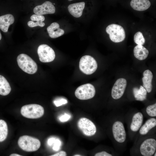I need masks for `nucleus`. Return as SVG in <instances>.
<instances>
[{
	"label": "nucleus",
	"instance_id": "393cba45",
	"mask_svg": "<svg viewBox=\"0 0 156 156\" xmlns=\"http://www.w3.org/2000/svg\"><path fill=\"white\" fill-rule=\"evenodd\" d=\"M146 112L149 116L152 117L156 116V103L148 106L146 109Z\"/></svg>",
	"mask_w": 156,
	"mask_h": 156
},
{
	"label": "nucleus",
	"instance_id": "dca6fc26",
	"mask_svg": "<svg viewBox=\"0 0 156 156\" xmlns=\"http://www.w3.org/2000/svg\"><path fill=\"white\" fill-rule=\"evenodd\" d=\"M130 4L134 10L138 11H143L148 9L151 4L148 0H131Z\"/></svg>",
	"mask_w": 156,
	"mask_h": 156
},
{
	"label": "nucleus",
	"instance_id": "a878e982",
	"mask_svg": "<svg viewBox=\"0 0 156 156\" xmlns=\"http://www.w3.org/2000/svg\"><path fill=\"white\" fill-rule=\"evenodd\" d=\"M45 23L42 22H35L33 21H29L27 23L28 25L30 27H33L36 26L43 27L45 25Z\"/></svg>",
	"mask_w": 156,
	"mask_h": 156
},
{
	"label": "nucleus",
	"instance_id": "c9c22d12",
	"mask_svg": "<svg viewBox=\"0 0 156 156\" xmlns=\"http://www.w3.org/2000/svg\"><path fill=\"white\" fill-rule=\"evenodd\" d=\"M72 0H68V1H72Z\"/></svg>",
	"mask_w": 156,
	"mask_h": 156
},
{
	"label": "nucleus",
	"instance_id": "a211bd4d",
	"mask_svg": "<svg viewBox=\"0 0 156 156\" xmlns=\"http://www.w3.org/2000/svg\"><path fill=\"white\" fill-rule=\"evenodd\" d=\"M143 121V116L140 112L135 114L133 116L130 125L131 130L133 131H137L141 127Z\"/></svg>",
	"mask_w": 156,
	"mask_h": 156
},
{
	"label": "nucleus",
	"instance_id": "5701e85b",
	"mask_svg": "<svg viewBox=\"0 0 156 156\" xmlns=\"http://www.w3.org/2000/svg\"><path fill=\"white\" fill-rule=\"evenodd\" d=\"M8 129L6 122L3 120H0V142L4 141L6 138Z\"/></svg>",
	"mask_w": 156,
	"mask_h": 156
},
{
	"label": "nucleus",
	"instance_id": "6ab92c4d",
	"mask_svg": "<svg viewBox=\"0 0 156 156\" xmlns=\"http://www.w3.org/2000/svg\"><path fill=\"white\" fill-rule=\"evenodd\" d=\"M133 53L134 56L136 58L142 60L147 57L149 52L142 45H138L134 48Z\"/></svg>",
	"mask_w": 156,
	"mask_h": 156
},
{
	"label": "nucleus",
	"instance_id": "39448f33",
	"mask_svg": "<svg viewBox=\"0 0 156 156\" xmlns=\"http://www.w3.org/2000/svg\"><path fill=\"white\" fill-rule=\"evenodd\" d=\"M106 31L109 35L110 40L114 42H121L125 38L124 29L120 25L114 24H110L107 27Z\"/></svg>",
	"mask_w": 156,
	"mask_h": 156
},
{
	"label": "nucleus",
	"instance_id": "72a5a7b5",
	"mask_svg": "<svg viewBox=\"0 0 156 156\" xmlns=\"http://www.w3.org/2000/svg\"><path fill=\"white\" fill-rule=\"evenodd\" d=\"M1 38H2V36H1V33L0 32V40H1Z\"/></svg>",
	"mask_w": 156,
	"mask_h": 156
},
{
	"label": "nucleus",
	"instance_id": "e433bc0d",
	"mask_svg": "<svg viewBox=\"0 0 156 156\" xmlns=\"http://www.w3.org/2000/svg\"><path fill=\"white\" fill-rule=\"evenodd\" d=\"M156 153H155V155H154L155 156H156Z\"/></svg>",
	"mask_w": 156,
	"mask_h": 156
},
{
	"label": "nucleus",
	"instance_id": "c85d7f7f",
	"mask_svg": "<svg viewBox=\"0 0 156 156\" xmlns=\"http://www.w3.org/2000/svg\"><path fill=\"white\" fill-rule=\"evenodd\" d=\"M70 116L69 115L65 114L59 118V120L61 122H64L67 121L70 118Z\"/></svg>",
	"mask_w": 156,
	"mask_h": 156
},
{
	"label": "nucleus",
	"instance_id": "20e7f679",
	"mask_svg": "<svg viewBox=\"0 0 156 156\" xmlns=\"http://www.w3.org/2000/svg\"><path fill=\"white\" fill-rule=\"evenodd\" d=\"M97 64L92 56L85 55L82 56L79 62L80 70L84 73L90 75L94 73L97 68Z\"/></svg>",
	"mask_w": 156,
	"mask_h": 156
},
{
	"label": "nucleus",
	"instance_id": "bb28decb",
	"mask_svg": "<svg viewBox=\"0 0 156 156\" xmlns=\"http://www.w3.org/2000/svg\"><path fill=\"white\" fill-rule=\"evenodd\" d=\"M32 21L43 22L45 20L44 17L42 15H38L34 14L32 15L30 17Z\"/></svg>",
	"mask_w": 156,
	"mask_h": 156
},
{
	"label": "nucleus",
	"instance_id": "7c9ffc66",
	"mask_svg": "<svg viewBox=\"0 0 156 156\" xmlns=\"http://www.w3.org/2000/svg\"><path fill=\"white\" fill-rule=\"evenodd\" d=\"M60 141L58 140H56L55 141L54 146L53 148L54 150L57 151L59 149L60 146Z\"/></svg>",
	"mask_w": 156,
	"mask_h": 156
},
{
	"label": "nucleus",
	"instance_id": "412c9836",
	"mask_svg": "<svg viewBox=\"0 0 156 156\" xmlns=\"http://www.w3.org/2000/svg\"><path fill=\"white\" fill-rule=\"evenodd\" d=\"M156 125V120L154 118H151L148 120L141 127L139 131L140 134L142 135L146 134L149 131Z\"/></svg>",
	"mask_w": 156,
	"mask_h": 156
},
{
	"label": "nucleus",
	"instance_id": "b1692460",
	"mask_svg": "<svg viewBox=\"0 0 156 156\" xmlns=\"http://www.w3.org/2000/svg\"><path fill=\"white\" fill-rule=\"evenodd\" d=\"M135 42L138 45H142L145 42V39L142 33L140 31L136 32L134 36Z\"/></svg>",
	"mask_w": 156,
	"mask_h": 156
},
{
	"label": "nucleus",
	"instance_id": "1a4fd4ad",
	"mask_svg": "<svg viewBox=\"0 0 156 156\" xmlns=\"http://www.w3.org/2000/svg\"><path fill=\"white\" fill-rule=\"evenodd\" d=\"M127 84V81L124 78H119L116 80L112 87L111 91L112 96L114 99H117L122 96Z\"/></svg>",
	"mask_w": 156,
	"mask_h": 156
},
{
	"label": "nucleus",
	"instance_id": "f257e3e1",
	"mask_svg": "<svg viewBox=\"0 0 156 156\" xmlns=\"http://www.w3.org/2000/svg\"><path fill=\"white\" fill-rule=\"evenodd\" d=\"M17 61L19 67L25 73L32 74L36 72L38 69L36 63L27 55L23 53L19 55Z\"/></svg>",
	"mask_w": 156,
	"mask_h": 156
},
{
	"label": "nucleus",
	"instance_id": "473e14b6",
	"mask_svg": "<svg viewBox=\"0 0 156 156\" xmlns=\"http://www.w3.org/2000/svg\"><path fill=\"white\" fill-rule=\"evenodd\" d=\"M10 156H21V155H19L17 154H12L10 155Z\"/></svg>",
	"mask_w": 156,
	"mask_h": 156
},
{
	"label": "nucleus",
	"instance_id": "6e6552de",
	"mask_svg": "<svg viewBox=\"0 0 156 156\" xmlns=\"http://www.w3.org/2000/svg\"><path fill=\"white\" fill-rule=\"evenodd\" d=\"M37 53L40 61L42 62H51L55 58L53 50L47 44H42L38 47Z\"/></svg>",
	"mask_w": 156,
	"mask_h": 156
},
{
	"label": "nucleus",
	"instance_id": "9d476101",
	"mask_svg": "<svg viewBox=\"0 0 156 156\" xmlns=\"http://www.w3.org/2000/svg\"><path fill=\"white\" fill-rule=\"evenodd\" d=\"M140 151L144 156H151L155 153L156 149V141L153 138L144 141L141 145Z\"/></svg>",
	"mask_w": 156,
	"mask_h": 156
},
{
	"label": "nucleus",
	"instance_id": "f03ea898",
	"mask_svg": "<svg viewBox=\"0 0 156 156\" xmlns=\"http://www.w3.org/2000/svg\"><path fill=\"white\" fill-rule=\"evenodd\" d=\"M18 144L22 150L27 152L36 151L41 145L40 141L38 139L27 135L20 137L18 140Z\"/></svg>",
	"mask_w": 156,
	"mask_h": 156
},
{
	"label": "nucleus",
	"instance_id": "2f4dec72",
	"mask_svg": "<svg viewBox=\"0 0 156 156\" xmlns=\"http://www.w3.org/2000/svg\"><path fill=\"white\" fill-rule=\"evenodd\" d=\"M67 155L66 153L64 151H60L56 153L51 155V156H66Z\"/></svg>",
	"mask_w": 156,
	"mask_h": 156
},
{
	"label": "nucleus",
	"instance_id": "9b49d317",
	"mask_svg": "<svg viewBox=\"0 0 156 156\" xmlns=\"http://www.w3.org/2000/svg\"><path fill=\"white\" fill-rule=\"evenodd\" d=\"M112 132L115 140L119 143H122L125 140L126 134L122 123L119 121L114 122L112 126Z\"/></svg>",
	"mask_w": 156,
	"mask_h": 156
},
{
	"label": "nucleus",
	"instance_id": "c756f323",
	"mask_svg": "<svg viewBox=\"0 0 156 156\" xmlns=\"http://www.w3.org/2000/svg\"><path fill=\"white\" fill-rule=\"evenodd\" d=\"M95 156H112V155L105 151H103L96 153Z\"/></svg>",
	"mask_w": 156,
	"mask_h": 156
},
{
	"label": "nucleus",
	"instance_id": "f8f14e48",
	"mask_svg": "<svg viewBox=\"0 0 156 156\" xmlns=\"http://www.w3.org/2000/svg\"><path fill=\"white\" fill-rule=\"evenodd\" d=\"M55 9L53 3L47 1L42 5L36 6L34 9V12L36 14L43 15L48 14H53L55 12Z\"/></svg>",
	"mask_w": 156,
	"mask_h": 156
},
{
	"label": "nucleus",
	"instance_id": "f704fd0d",
	"mask_svg": "<svg viewBox=\"0 0 156 156\" xmlns=\"http://www.w3.org/2000/svg\"><path fill=\"white\" fill-rule=\"evenodd\" d=\"M74 156H81V155H80L77 154V155H74Z\"/></svg>",
	"mask_w": 156,
	"mask_h": 156
},
{
	"label": "nucleus",
	"instance_id": "7ed1b4c3",
	"mask_svg": "<svg viewBox=\"0 0 156 156\" xmlns=\"http://www.w3.org/2000/svg\"><path fill=\"white\" fill-rule=\"evenodd\" d=\"M21 112L22 115L29 118L36 119L41 117L44 114V110L41 105L37 104H30L23 106Z\"/></svg>",
	"mask_w": 156,
	"mask_h": 156
},
{
	"label": "nucleus",
	"instance_id": "423d86ee",
	"mask_svg": "<svg viewBox=\"0 0 156 156\" xmlns=\"http://www.w3.org/2000/svg\"><path fill=\"white\" fill-rule=\"evenodd\" d=\"M95 89L94 86L88 83L81 85L78 87L75 92V95L78 99L86 100L93 98L95 94Z\"/></svg>",
	"mask_w": 156,
	"mask_h": 156
},
{
	"label": "nucleus",
	"instance_id": "cd10ccee",
	"mask_svg": "<svg viewBox=\"0 0 156 156\" xmlns=\"http://www.w3.org/2000/svg\"><path fill=\"white\" fill-rule=\"evenodd\" d=\"M54 103L56 107L60 106L67 103V101L64 99H58L54 101Z\"/></svg>",
	"mask_w": 156,
	"mask_h": 156
},
{
	"label": "nucleus",
	"instance_id": "aec40b11",
	"mask_svg": "<svg viewBox=\"0 0 156 156\" xmlns=\"http://www.w3.org/2000/svg\"><path fill=\"white\" fill-rule=\"evenodd\" d=\"M10 85L6 79L0 75V94L6 96L9 94L11 91Z\"/></svg>",
	"mask_w": 156,
	"mask_h": 156
},
{
	"label": "nucleus",
	"instance_id": "0eeeda50",
	"mask_svg": "<svg viewBox=\"0 0 156 156\" xmlns=\"http://www.w3.org/2000/svg\"><path fill=\"white\" fill-rule=\"evenodd\" d=\"M79 129L85 135L90 136L94 135L96 131L94 124L91 120L86 118H81L77 123Z\"/></svg>",
	"mask_w": 156,
	"mask_h": 156
},
{
	"label": "nucleus",
	"instance_id": "4be33fe9",
	"mask_svg": "<svg viewBox=\"0 0 156 156\" xmlns=\"http://www.w3.org/2000/svg\"><path fill=\"white\" fill-rule=\"evenodd\" d=\"M133 92L136 100L142 101L146 99L147 92L143 86H140L139 89L136 87L133 88Z\"/></svg>",
	"mask_w": 156,
	"mask_h": 156
},
{
	"label": "nucleus",
	"instance_id": "4468645a",
	"mask_svg": "<svg viewBox=\"0 0 156 156\" xmlns=\"http://www.w3.org/2000/svg\"><path fill=\"white\" fill-rule=\"evenodd\" d=\"M14 18L13 16L10 14H8L0 16V29L4 32L8 31L10 25L14 22Z\"/></svg>",
	"mask_w": 156,
	"mask_h": 156
},
{
	"label": "nucleus",
	"instance_id": "f3484780",
	"mask_svg": "<svg viewBox=\"0 0 156 156\" xmlns=\"http://www.w3.org/2000/svg\"><path fill=\"white\" fill-rule=\"evenodd\" d=\"M143 77L142 78L143 87L148 93L150 92L152 89V84L153 75L152 72L149 70H147L143 72Z\"/></svg>",
	"mask_w": 156,
	"mask_h": 156
},
{
	"label": "nucleus",
	"instance_id": "2eb2a0df",
	"mask_svg": "<svg viewBox=\"0 0 156 156\" xmlns=\"http://www.w3.org/2000/svg\"><path fill=\"white\" fill-rule=\"evenodd\" d=\"M49 36L52 38H56L64 34V31L60 28L59 24L56 22L52 23L47 28Z\"/></svg>",
	"mask_w": 156,
	"mask_h": 156
},
{
	"label": "nucleus",
	"instance_id": "ddd939ff",
	"mask_svg": "<svg viewBox=\"0 0 156 156\" xmlns=\"http://www.w3.org/2000/svg\"><path fill=\"white\" fill-rule=\"evenodd\" d=\"M85 6V3L81 2L70 4L68 6V8L71 15L75 17L79 18L82 15Z\"/></svg>",
	"mask_w": 156,
	"mask_h": 156
}]
</instances>
